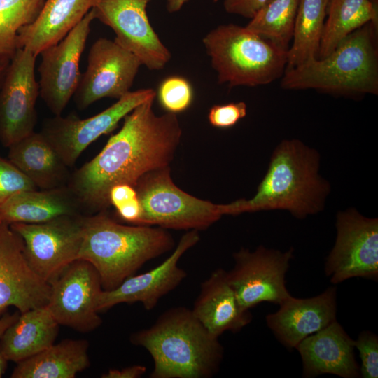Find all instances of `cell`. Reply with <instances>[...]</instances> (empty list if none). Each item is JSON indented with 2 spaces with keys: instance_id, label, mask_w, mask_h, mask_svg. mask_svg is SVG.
Returning a JSON list of instances; mask_svg holds the SVG:
<instances>
[{
  "instance_id": "cell-1",
  "label": "cell",
  "mask_w": 378,
  "mask_h": 378,
  "mask_svg": "<svg viewBox=\"0 0 378 378\" xmlns=\"http://www.w3.org/2000/svg\"><path fill=\"white\" fill-rule=\"evenodd\" d=\"M155 98L129 113L102 150L70 175L67 186L82 209L106 211L111 206L108 193L113 186L135 187L145 174L169 167L182 130L176 114L155 113Z\"/></svg>"
},
{
  "instance_id": "cell-2",
  "label": "cell",
  "mask_w": 378,
  "mask_h": 378,
  "mask_svg": "<svg viewBox=\"0 0 378 378\" xmlns=\"http://www.w3.org/2000/svg\"><path fill=\"white\" fill-rule=\"evenodd\" d=\"M130 342L151 356L150 378H209L224 354L218 337L182 306L164 312L150 327L134 332Z\"/></svg>"
},
{
  "instance_id": "cell-3",
  "label": "cell",
  "mask_w": 378,
  "mask_h": 378,
  "mask_svg": "<svg viewBox=\"0 0 378 378\" xmlns=\"http://www.w3.org/2000/svg\"><path fill=\"white\" fill-rule=\"evenodd\" d=\"M318 155L298 140H285L275 149L268 170L250 200L219 204L222 215L286 209L297 218L319 211L327 186L318 174Z\"/></svg>"
},
{
  "instance_id": "cell-4",
  "label": "cell",
  "mask_w": 378,
  "mask_h": 378,
  "mask_svg": "<svg viewBox=\"0 0 378 378\" xmlns=\"http://www.w3.org/2000/svg\"><path fill=\"white\" fill-rule=\"evenodd\" d=\"M105 211L85 217L78 259L92 264L103 290H111L148 261L171 251L175 241L166 229L122 225Z\"/></svg>"
},
{
  "instance_id": "cell-5",
  "label": "cell",
  "mask_w": 378,
  "mask_h": 378,
  "mask_svg": "<svg viewBox=\"0 0 378 378\" xmlns=\"http://www.w3.org/2000/svg\"><path fill=\"white\" fill-rule=\"evenodd\" d=\"M377 24L368 22L346 37L324 58L286 70V90L316 89L340 94L378 93Z\"/></svg>"
},
{
  "instance_id": "cell-6",
  "label": "cell",
  "mask_w": 378,
  "mask_h": 378,
  "mask_svg": "<svg viewBox=\"0 0 378 378\" xmlns=\"http://www.w3.org/2000/svg\"><path fill=\"white\" fill-rule=\"evenodd\" d=\"M220 84L230 88L255 87L281 78L288 62V50L246 27L221 24L202 39Z\"/></svg>"
},
{
  "instance_id": "cell-7",
  "label": "cell",
  "mask_w": 378,
  "mask_h": 378,
  "mask_svg": "<svg viewBox=\"0 0 378 378\" xmlns=\"http://www.w3.org/2000/svg\"><path fill=\"white\" fill-rule=\"evenodd\" d=\"M135 188L141 208L137 225L199 231L223 216L219 204L197 198L176 186L169 167L145 174Z\"/></svg>"
},
{
  "instance_id": "cell-8",
  "label": "cell",
  "mask_w": 378,
  "mask_h": 378,
  "mask_svg": "<svg viewBox=\"0 0 378 378\" xmlns=\"http://www.w3.org/2000/svg\"><path fill=\"white\" fill-rule=\"evenodd\" d=\"M85 217L66 215L43 223H15L10 226L22 238L30 265L49 283L78 259Z\"/></svg>"
},
{
  "instance_id": "cell-9",
  "label": "cell",
  "mask_w": 378,
  "mask_h": 378,
  "mask_svg": "<svg viewBox=\"0 0 378 378\" xmlns=\"http://www.w3.org/2000/svg\"><path fill=\"white\" fill-rule=\"evenodd\" d=\"M292 258L291 248L281 252L259 246L234 253V267L227 274L240 306L249 310L262 302L279 305L291 296L286 275Z\"/></svg>"
},
{
  "instance_id": "cell-10",
  "label": "cell",
  "mask_w": 378,
  "mask_h": 378,
  "mask_svg": "<svg viewBox=\"0 0 378 378\" xmlns=\"http://www.w3.org/2000/svg\"><path fill=\"white\" fill-rule=\"evenodd\" d=\"M335 244L325 264L333 284L354 277L378 278V220L355 210L340 212L336 221Z\"/></svg>"
},
{
  "instance_id": "cell-11",
  "label": "cell",
  "mask_w": 378,
  "mask_h": 378,
  "mask_svg": "<svg viewBox=\"0 0 378 378\" xmlns=\"http://www.w3.org/2000/svg\"><path fill=\"white\" fill-rule=\"evenodd\" d=\"M155 97L156 92L151 88L130 91L108 108L85 119L73 115H55L45 122L41 132L71 167L90 144L112 132L135 107Z\"/></svg>"
},
{
  "instance_id": "cell-12",
  "label": "cell",
  "mask_w": 378,
  "mask_h": 378,
  "mask_svg": "<svg viewBox=\"0 0 378 378\" xmlns=\"http://www.w3.org/2000/svg\"><path fill=\"white\" fill-rule=\"evenodd\" d=\"M36 57L27 49L18 48L0 88V141L8 148L34 132L40 95Z\"/></svg>"
},
{
  "instance_id": "cell-13",
  "label": "cell",
  "mask_w": 378,
  "mask_h": 378,
  "mask_svg": "<svg viewBox=\"0 0 378 378\" xmlns=\"http://www.w3.org/2000/svg\"><path fill=\"white\" fill-rule=\"evenodd\" d=\"M49 284L46 307L59 326L86 332L102 324L97 301L103 288L92 264L77 259Z\"/></svg>"
},
{
  "instance_id": "cell-14",
  "label": "cell",
  "mask_w": 378,
  "mask_h": 378,
  "mask_svg": "<svg viewBox=\"0 0 378 378\" xmlns=\"http://www.w3.org/2000/svg\"><path fill=\"white\" fill-rule=\"evenodd\" d=\"M141 65L136 56L115 41L97 39L90 49L87 68L74 94L77 106L83 109L103 98L125 96Z\"/></svg>"
},
{
  "instance_id": "cell-15",
  "label": "cell",
  "mask_w": 378,
  "mask_h": 378,
  "mask_svg": "<svg viewBox=\"0 0 378 378\" xmlns=\"http://www.w3.org/2000/svg\"><path fill=\"white\" fill-rule=\"evenodd\" d=\"M150 0H97L95 19L115 33L114 41L133 53L149 70L162 69L171 52L151 26L146 12Z\"/></svg>"
},
{
  "instance_id": "cell-16",
  "label": "cell",
  "mask_w": 378,
  "mask_h": 378,
  "mask_svg": "<svg viewBox=\"0 0 378 378\" xmlns=\"http://www.w3.org/2000/svg\"><path fill=\"white\" fill-rule=\"evenodd\" d=\"M94 19L92 8L62 41L40 53L39 94L55 115L62 114L77 89L80 59Z\"/></svg>"
},
{
  "instance_id": "cell-17",
  "label": "cell",
  "mask_w": 378,
  "mask_h": 378,
  "mask_svg": "<svg viewBox=\"0 0 378 378\" xmlns=\"http://www.w3.org/2000/svg\"><path fill=\"white\" fill-rule=\"evenodd\" d=\"M50 285L30 265L20 236L0 223V316L10 307L20 313L46 306Z\"/></svg>"
},
{
  "instance_id": "cell-18",
  "label": "cell",
  "mask_w": 378,
  "mask_h": 378,
  "mask_svg": "<svg viewBox=\"0 0 378 378\" xmlns=\"http://www.w3.org/2000/svg\"><path fill=\"white\" fill-rule=\"evenodd\" d=\"M199 231L190 230L180 239L173 253L161 264L148 272L132 275L111 290H102L97 301L99 312L113 306L140 302L145 309H153L160 300L174 290L187 276L178 267L182 255L200 241Z\"/></svg>"
},
{
  "instance_id": "cell-19",
  "label": "cell",
  "mask_w": 378,
  "mask_h": 378,
  "mask_svg": "<svg viewBox=\"0 0 378 378\" xmlns=\"http://www.w3.org/2000/svg\"><path fill=\"white\" fill-rule=\"evenodd\" d=\"M337 288L331 286L309 298L292 295L279 309L266 316L268 328L288 349H295L304 338L337 320Z\"/></svg>"
},
{
  "instance_id": "cell-20",
  "label": "cell",
  "mask_w": 378,
  "mask_h": 378,
  "mask_svg": "<svg viewBox=\"0 0 378 378\" xmlns=\"http://www.w3.org/2000/svg\"><path fill=\"white\" fill-rule=\"evenodd\" d=\"M295 349L302 362L304 377L330 374L343 378L360 376L353 340L336 321L302 340Z\"/></svg>"
},
{
  "instance_id": "cell-21",
  "label": "cell",
  "mask_w": 378,
  "mask_h": 378,
  "mask_svg": "<svg viewBox=\"0 0 378 378\" xmlns=\"http://www.w3.org/2000/svg\"><path fill=\"white\" fill-rule=\"evenodd\" d=\"M191 310L203 326L216 337L226 331H240L252 320L249 310L240 306L227 272L222 268L214 270L202 283Z\"/></svg>"
},
{
  "instance_id": "cell-22",
  "label": "cell",
  "mask_w": 378,
  "mask_h": 378,
  "mask_svg": "<svg viewBox=\"0 0 378 378\" xmlns=\"http://www.w3.org/2000/svg\"><path fill=\"white\" fill-rule=\"evenodd\" d=\"M97 0H46L39 13L22 27L17 49L25 48L36 56L62 41L94 7Z\"/></svg>"
},
{
  "instance_id": "cell-23",
  "label": "cell",
  "mask_w": 378,
  "mask_h": 378,
  "mask_svg": "<svg viewBox=\"0 0 378 378\" xmlns=\"http://www.w3.org/2000/svg\"><path fill=\"white\" fill-rule=\"evenodd\" d=\"M82 209L67 186L20 192L0 204V221L40 223L55 218L80 214Z\"/></svg>"
},
{
  "instance_id": "cell-24",
  "label": "cell",
  "mask_w": 378,
  "mask_h": 378,
  "mask_svg": "<svg viewBox=\"0 0 378 378\" xmlns=\"http://www.w3.org/2000/svg\"><path fill=\"white\" fill-rule=\"evenodd\" d=\"M8 159L39 189L66 186L68 167L45 136L33 132L9 147Z\"/></svg>"
},
{
  "instance_id": "cell-25",
  "label": "cell",
  "mask_w": 378,
  "mask_h": 378,
  "mask_svg": "<svg viewBox=\"0 0 378 378\" xmlns=\"http://www.w3.org/2000/svg\"><path fill=\"white\" fill-rule=\"evenodd\" d=\"M59 326L46 305L20 313L0 340L4 357L17 363L37 354L55 343Z\"/></svg>"
},
{
  "instance_id": "cell-26",
  "label": "cell",
  "mask_w": 378,
  "mask_h": 378,
  "mask_svg": "<svg viewBox=\"0 0 378 378\" xmlns=\"http://www.w3.org/2000/svg\"><path fill=\"white\" fill-rule=\"evenodd\" d=\"M90 365L88 343L66 340L17 363L12 378H74Z\"/></svg>"
},
{
  "instance_id": "cell-27",
  "label": "cell",
  "mask_w": 378,
  "mask_h": 378,
  "mask_svg": "<svg viewBox=\"0 0 378 378\" xmlns=\"http://www.w3.org/2000/svg\"><path fill=\"white\" fill-rule=\"evenodd\" d=\"M328 18L317 58H324L349 34L368 22L378 25V3L373 0H329Z\"/></svg>"
},
{
  "instance_id": "cell-28",
  "label": "cell",
  "mask_w": 378,
  "mask_h": 378,
  "mask_svg": "<svg viewBox=\"0 0 378 378\" xmlns=\"http://www.w3.org/2000/svg\"><path fill=\"white\" fill-rule=\"evenodd\" d=\"M329 0H300L286 70L317 58Z\"/></svg>"
},
{
  "instance_id": "cell-29",
  "label": "cell",
  "mask_w": 378,
  "mask_h": 378,
  "mask_svg": "<svg viewBox=\"0 0 378 378\" xmlns=\"http://www.w3.org/2000/svg\"><path fill=\"white\" fill-rule=\"evenodd\" d=\"M300 1L267 0L245 27L288 50Z\"/></svg>"
},
{
  "instance_id": "cell-30",
  "label": "cell",
  "mask_w": 378,
  "mask_h": 378,
  "mask_svg": "<svg viewBox=\"0 0 378 378\" xmlns=\"http://www.w3.org/2000/svg\"><path fill=\"white\" fill-rule=\"evenodd\" d=\"M46 0H0V58H12L20 30L32 22Z\"/></svg>"
},
{
  "instance_id": "cell-31",
  "label": "cell",
  "mask_w": 378,
  "mask_h": 378,
  "mask_svg": "<svg viewBox=\"0 0 378 378\" xmlns=\"http://www.w3.org/2000/svg\"><path fill=\"white\" fill-rule=\"evenodd\" d=\"M156 96L164 110L176 114L190 107L193 99V90L186 78L171 76L160 83Z\"/></svg>"
},
{
  "instance_id": "cell-32",
  "label": "cell",
  "mask_w": 378,
  "mask_h": 378,
  "mask_svg": "<svg viewBox=\"0 0 378 378\" xmlns=\"http://www.w3.org/2000/svg\"><path fill=\"white\" fill-rule=\"evenodd\" d=\"M111 205L123 220L137 225L141 214V208L135 187L127 183L113 186L108 193Z\"/></svg>"
},
{
  "instance_id": "cell-33",
  "label": "cell",
  "mask_w": 378,
  "mask_h": 378,
  "mask_svg": "<svg viewBox=\"0 0 378 378\" xmlns=\"http://www.w3.org/2000/svg\"><path fill=\"white\" fill-rule=\"evenodd\" d=\"M38 189L9 160L0 155V204L24 190Z\"/></svg>"
},
{
  "instance_id": "cell-34",
  "label": "cell",
  "mask_w": 378,
  "mask_h": 378,
  "mask_svg": "<svg viewBox=\"0 0 378 378\" xmlns=\"http://www.w3.org/2000/svg\"><path fill=\"white\" fill-rule=\"evenodd\" d=\"M354 346L361 361L360 375L363 378H377L378 337L369 330H364L354 340Z\"/></svg>"
},
{
  "instance_id": "cell-35",
  "label": "cell",
  "mask_w": 378,
  "mask_h": 378,
  "mask_svg": "<svg viewBox=\"0 0 378 378\" xmlns=\"http://www.w3.org/2000/svg\"><path fill=\"white\" fill-rule=\"evenodd\" d=\"M246 113L247 106L244 102L216 104L209 109L208 120L214 127L229 128L235 125Z\"/></svg>"
},
{
  "instance_id": "cell-36",
  "label": "cell",
  "mask_w": 378,
  "mask_h": 378,
  "mask_svg": "<svg viewBox=\"0 0 378 378\" xmlns=\"http://www.w3.org/2000/svg\"><path fill=\"white\" fill-rule=\"evenodd\" d=\"M267 0H224L223 6L230 14L251 19Z\"/></svg>"
},
{
  "instance_id": "cell-37",
  "label": "cell",
  "mask_w": 378,
  "mask_h": 378,
  "mask_svg": "<svg viewBox=\"0 0 378 378\" xmlns=\"http://www.w3.org/2000/svg\"><path fill=\"white\" fill-rule=\"evenodd\" d=\"M147 368L142 365H134L122 369H110L103 374V378H139L146 372Z\"/></svg>"
},
{
  "instance_id": "cell-38",
  "label": "cell",
  "mask_w": 378,
  "mask_h": 378,
  "mask_svg": "<svg viewBox=\"0 0 378 378\" xmlns=\"http://www.w3.org/2000/svg\"><path fill=\"white\" fill-rule=\"evenodd\" d=\"M20 314L19 312L13 314L4 312L0 316V340L7 328L18 318ZM8 360L4 357L0 347V377H1L7 368Z\"/></svg>"
},
{
  "instance_id": "cell-39",
  "label": "cell",
  "mask_w": 378,
  "mask_h": 378,
  "mask_svg": "<svg viewBox=\"0 0 378 378\" xmlns=\"http://www.w3.org/2000/svg\"><path fill=\"white\" fill-rule=\"evenodd\" d=\"M189 0H165L167 8L171 13L180 10Z\"/></svg>"
},
{
  "instance_id": "cell-40",
  "label": "cell",
  "mask_w": 378,
  "mask_h": 378,
  "mask_svg": "<svg viewBox=\"0 0 378 378\" xmlns=\"http://www.w3.org/2000/svg\"><path fill=\"white\" fill-rule=\"evenodd\" d=\"M10 59V58L7 57L0 58V88L7 71Z\"/></svg>"
},
{
  "instance_id": "cell-41",
  "label": "cell",
  "mask_w": 378,
  "mask_h": 378,
  "mask_svg": "<svg viewBox=\"0 0 378 378\" xmlns=\"http://www.w3.org/2000/svg\"><path fill=\"white\" fill-rule=\"evenodd\" d=\"M213 1L216 2V1H218V0H213Z\"/></svg>"
},
{
  "instance_id": "cell-42",
  "label": "cell",
  "mask_w": 378,
  "mask_h": 378,
  "mask_svg": "<svg viewBox=\"0 0 378 378\" xmlns=\"http://www.w3.org/2000/svg\"><path fill=\"white\" fill-rule=\"evenodd\" d=\"M373 1H377V0H373Z\"/></svg>"
},
{
  "instance_id": "cell-43",
  "label": "cell",
  "mask_w": 378,
  "mask_h": 378,
  "mask_svg": "<svg viewBox=\"0 0 378 378\" xmlns=\"http://www.w3.org/2000/svg\"><path fill=\"white\" fill-rule=\"evenodd\" d=\"M1 223V222L0 221V223Z\"/></svg>"
}]
</instances>
